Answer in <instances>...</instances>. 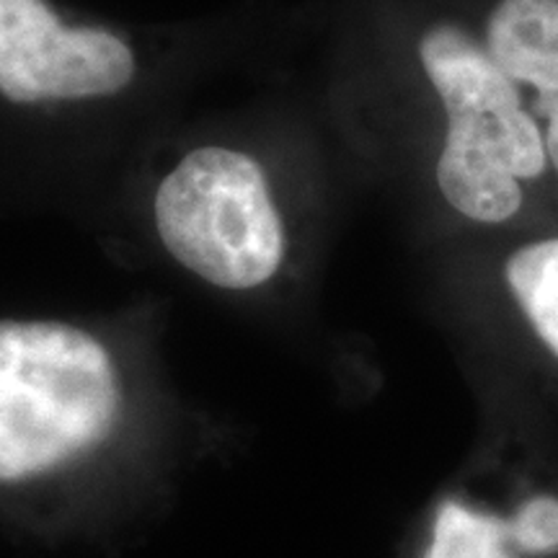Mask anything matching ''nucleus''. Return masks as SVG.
<instances>
[{
  "mask_svg": "<svg viewBox=\"0 0 558 558\" xmlns=\"http://www.w3.org/2000/svg\"><path fill=\"white\" fill-rule=\"evenodd\" d=\"M135 54L117 34L68 26L47 0H0V94L16 104L90 99L135 78Z\"/></svg>",
  "mask_w": 558,
  "mask_h": 558,
  "instance_id": "4",
  "label": "nucleus"
},
{
  "mask_svg": "<svg viewBox=\"0 0 558 558\" xmlns=\"http://www.w3.org/2000/svg\"><path fill=\"white\" fill-rule=\"evenodd\" d=\"M507 279L530 324L558 357V241L520 248L507 264Z\"/></svg>",
  "mask_w": 558,
  "mask_h": 558,
  "instance_id": "6",
  "label": "nucleus"
},
{
  "mask_svg": "<svg viewBox=\"0 0 558 558\" xmlns=\"http://www.w3.org/2000/svg\"><path fill=\"white\" fill-rule=\"evenodd\" d=\"M507 543V522L471 512L458 501H445L437 509L427 558H512Z\"/></svg>",
  "mask_w": 558,
  "mask_h": 558,
  "instance_id": "7",
  "label": "nucleus"
},
{
  "mask_svg": "<svg viewBox=\"0 0 558 558\" xmlns=\"http://www.w3.org/2000/svg\"><path fill=\"white\" fill-rule=\"evenodd\" d=\"M488 54L512 81L558 90V0H501L488 19Z\"/></svg>",
  "mask_w": 558,
  "mask_h": 558,
  "instance_id": "5",
  "label": "nucleus"
},
{
  "mask_svg": "<svg viewBox=\"0 0 558 558\" xmlns=\"http://www.w3.org/2000/svg\"><path fill=\"white\" fill-rule=\"evenodd\" d=\"M122 411L120 367L99 339L58 320L0 324V484L81 463Z\"/></svg>",
  "mask_w": 558,
  "mask_h": 558,
  "instance_id": "1",
  "label": "nucleus"
},
{
  "mask_svg": "<svg viewBox=\"0 0 558 558\" xmlns=\"http://www.w3.org/2000/svg\"><path fill=\"white\" fill-rule=\"evenodd\" d=\"M156 228L173 259L215 288H262L284 259L282 220L262 166L218 145L192 150L160 181Z\"/></svg>",
  "mask_w": 558,
  "mask_h": 558,
  "instance_id": "3",
  "label": "nucleus"
},
{
  "mask_svg": "<svg viewBox=\"0 0 558 558\" xmlns=\"http://www.w3.org/2000/svg\"><path fill=\"white\" fill-rule=\"evenodd\" d=\"M538 114L548 117L546 153L558 169V90H556V94H541L538 96Z\"/></svg>",
  "mask_w": 558,
  "mask_h": 558,
  "instance_id": "9",
  "label": "nucleus"
},
{
  "mask_svg": "<svg viewBox=\"0 0 558 558\" xmlns=\"http://www.w3.org/2000/svg\"><path fill=\"white\" fill-rule=\"evenodd\" d=\"M418 58L448 109V140L437 163L445 199L471 220H509L522 202L518 179L546 169V143L520 107L514 81L452 24L424 34Z\"/></svg>",
  "mask_w": 558,
  "mask_h": 558,
  "instance_id": "2",
  "label": "nucleus"
},
{
  "mask_svg": "<svg viewBox=\"0 0 558 558\" xmlns=\"http://www.w3.org/2000/svg\"><path fill=\"white\" fill-rule=\"evenodd\" d=\"M509 541L518 543L527 554H554L558 550V499H530L509 525Z\"/></svg>",
  "mask_w": 558,
  "mask_h": 558,
  "instance_id": "8",
  "label": "nucleus"
}]
</instances>
